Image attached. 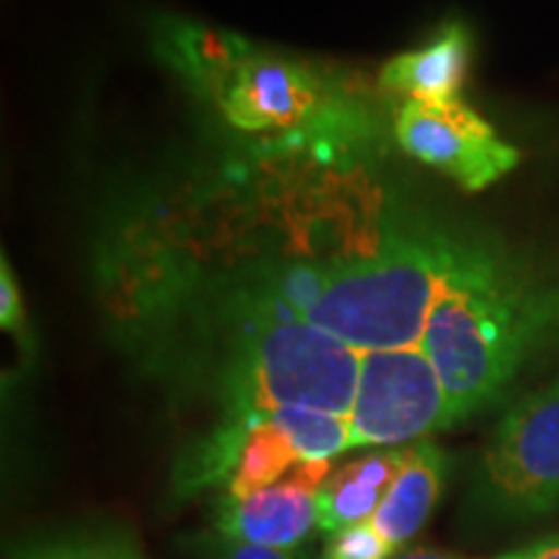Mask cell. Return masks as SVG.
Wrapping results in <instances>:
<instances>
[{"mask_svg":"<svg viewBox=\"0 0 559 559\" xmlns=\"http://www.w3.org/2000/svg\"><path fill=\"white\" fill-rule=\"evenodd\" d=\"M9 559H145L135 536L115 523H75L26 534L9 547Z\"/></svg>","mask_w":559,"mask_h":559,"instance_id":"obj_12","label":"cell"},{"mask_svg":"<svg viewBox=\"0 0 559 559\" xmlns=\"http://www.w3.org/2000/svg\"><path fill=\"white\" fill-rule=\"evenodd\" d=\"M394 135L404 153L445 174L461 190L481 192L521 164V151L464 99H407L396 111Z\"/></svg>","mask_w":559,"mask_h":559,"instance_id":"obj_7","label":"cell"},{"mask_svg":"<svg viewBox=\"0 0 559 559\" xmlns=\"http://www.w3.org/2000/svg\"><path fill=\"white\" fill-rule=\"evenodd\" d=\"M389 559H456L449 555H440V551H428V549H417V551H404V555H394Z\"/></svg>","mask_w":559,"mask_h":559,"instance_id":"obj_19","label":"cell"},{"mask_svg":"<svg viewBox=\"0 0 559 559\" xmlns=\"http://www.w3.org/2000/svg\"><path fill=\"white\" fill-rule=\"evenodd\" d=\"M445 472H449V459L432 440L407 445V461L400 477L394 479L386 498L370 519L391 549L415 539L430 521L443 492Z\"/></svg>","mask_w":559,"mask_h":559,"instance_id":"obj_10","label":"cell"},{"mask_svg":"<svg viewBox=\"0 0 559 559\" xmlns=\"http://www.w3.org/2000/svg\"><path fill=\"white\" fill-rule=\"evenodd\" d=\"M404 461H407V445L373 451L332 472L317 492L319 531L334 536L342 528L373 519L381 500L386 498L394 479L400 477Z\"/></svg>","mask_w":559,"mask_h":559,"instance_id":"obj_11","label":"cell"},{"mask_svg":"<svg viewBox=\"0 0 559 559\" xmlns=\"http://www.w3.org/2000/svg\"><path fill=\"white\" fill-rule=\"evenodd\" d=\"M557 340L559 275L502 243L459 236L423 337L456 423L498 402Z\"/></svg>","mask_w":559,"mask_h":559,"instance_id":"obj_1","label":"cell"},{"mask_svg":"<svg viewBox=\"0 0 559 559\" xmlns=\"http://www.w3.org/2000/svg\"><path fill=\"white\" fill-rule=\"evenodd\" d=\"M205 559H304L300 549L296 551H280V549H267L257 547V544L247 542H234L226 539V536H210L205 542Z\"/></svg>","mask_w":559,"mask_h":559,"instance_id":"obj_17","label":"cell"},{"mask_svg":"<svg viewBox=\"0 0 559 559\" xmlns=\"http://www.w3.org/2000/svg\"><path fill=\"white\" fill-rule=\"evenodd\" d=\"M0 324L5 332L19 334L26 326V309L24 298H21L16 275H13L11 262L3 257L0 264Z\"/></svg>","mask_w":559,"mask_h":559,"instance_id":"obj_16","label":"cell"},{"mask_svg":"<svg viewBox=\"0 0 559 559\" xmlns=\"http://www.w3.org/2000/svg\"><path fill=\"white\" fill-rule=\"evenodd\" d=\"M330 461H300L285 479L243 500L223 498L215 528L234 542L296 551L317 526V492L330 477Z\"/></svg>","mask_w":559,"mask_h":559,"instance_id":"obj_8","label":"cell"},{"mask_svg":"<svg viewBox=\"0 0 559 559\" xmlns=\"http://www.w3.org/2000/svg\"><path fill=\"white\" fill-rule=\"evenodd\" d=\"M502 559H515V557H513V555H506V557H502Z\"/></svg>","mask_w":559,"mask_h":559,"instance_id":"obj_20","label":"cell"},{"mask_svg":"<svg viewBox=\"0 0 559 559\" xmlns=\"http://www.w3.org/2000/svg\"><path fill=\"white\" fill-rule=\"evenodd\" d=\"M456 241L449 230L386 223L366 241L283 257L249 285L358 353L423 347Z\"/></svg>","mask_w":559,"mask_h":559,"instance_id":"obj_2","label":"cell"},{"mask_svg":"<svg viewBox=\"0 0 559 559\" xmlns=\"http://www.w3.org/2000/svg\"><path fill=\"white\" fill-rule=\"evenodd\" d=\"M472 60V34L461 21L449 24L419 50L391 58L381 68V86L407 99H459Z\"/></svg>","mask_w":559,"mask_h":559,"instance_id":"obj_9","label":"cell"},{"mask_svg":"<svg viewBox=\"0 0 559 559\" xmlns=\"http://www.w3.org/2000/svg\"><path fill=\"white\" fill-rule=\"evenodd\" d=\"M226 122L243 132L290 130L319 117L326 86L317 68L241 41L226 66L194 81Z\"/></svg>","mask_w":559,"mask_h":559,"instance_id":"obj_6","label":"cell"},{"mask_svg":"<svg viewBox=\"0 0 559 559\" xmlns=\"http://www.w3.org/2000/svg\"><path fill=\"white\" fill-rule=\"evenodd\" d=\"M207 319L218 324L213 386L223 423H254L298 407L349 417L362 353L296 317L249 283L210 293Z\"/></svg>","mask_w":559,"mask_h":559,"instance_id":"obj_3","label":"cell"},{"mask_svg":"<svg viewBox=\"0 0 559 559\" xmlns=\"http://www.w3.org/2000/svg\"><path fill=\"white\" fill-rule=\"evenodd\" d=\"M456 425L449 394L423 347L362 353L349 412L353 449H400Z\"/></svg>","mask_w":559,"mask_h":559,"instance_id":"obj_5","label":"cell"},{"mask_svg":"<svg viewBox=\"0 0 559 559\" xmlns=\"http://www.w3.org/2000/svg\"><path fill=\"white\" fill-rule=\"evenodd\" d=\"M472 508L502 521L559 508V379L500 419L474 472Z\"/></svg>","mask_w":559,"mask_h":559,"instance_id":"obj_4","label":"cell"},{"mask_svg":"<svg viewBox=\"0 0 559 559\" xmlns=\"http://www.w3.org/2000/svg\"><path fill=\"white\" fill-rule=\"evenodd\" d=\"M515 559H559V531L547 536V539L528 544L519 551H510Z\"/></svg>","mask_w":559,"mask_h":559,"instance_id":"obj_18","label":"cell"},{"mask_svg":"<svg viewBox=\"0 0 559 559\" xmlns=\"http://www.w3.org/2000/svg\"><path fill=\"white\" fill-rule=\"evenodd\" d=\"M391 549L373 523H355V526L342 528L340 534L330 536L326 551L321 559H389Z\"/></svg>","mask_w":559,"mask_h":559,"instance_id":"obj_15","label":"cell"},{"mask_svg":"<svg viewBox=\"0 0 559 559\" xmlns=\"http://www.w3.org/2000/svg\"><path fill=\"white\" fill-rule=\"evenodd\" d=\"M296 464H300V456L290 438L275 428L267 415L254 419L241 443L236 469L228 479V498L243 500L262 492L288 477Z\"/></svg>","mask_w":559,"mask_h":559,"instance_id":"obj_13","label":"cell"},{"mask_svg":"<svg viewBox=\"0 0 559 559\" xmlns=\"http://www.w3.org/2000/svg\"><path fill=\"white\" fill-rule=\"evenodd\" d=\"M267 419L290 438L300 461H332L342 451L353 449L349 417L317 409L285 407L270 412Z\"/></svg>","mask_w":559,"mask_h":559,"instance_id":"obj_14","label":"cell"}]
</instances>
